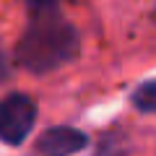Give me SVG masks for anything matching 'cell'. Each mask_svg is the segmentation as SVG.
I'll return each instance as SVG.
<instances>
[{
    "instance_id": "3957f363",
    "label": "cell",
    "mask_w": 156,
    "mask_h": 156,
    "mask_svg": "<svg viewBox=\"0 0 156 156\" xmlns=\"http://www.w3.org/2000/svg\"><path fill=\"white\" fill-rule=\"evenodd\" d=\"M89 146V135L70 125H57L50 128L37 138L34 156H73Z\"/></svg>"
},
{
    "instance_id": "5b68a950",
    "label": "cell",
    "mask_w": 156,
    "mask_h": 156,
    "mask_svg": "<svg viewBox=\"0 0 156 156\" xmlns=\"http://www.w3.org/2000/svg\"><path fill=\"white\" fill-rule=\"evenodd\" d=\"M57 3H60V0H26V5H29V16H31V13L57 11Z\"/></svg>"
},
{
    "instance_id": "6da1fadb",
    "label": "cell",
    "mask_w": 156,
    "mask_h": 156,
    "mask_svg": "<svg viewBox=\"0 0 156 156\" xmlns=\"http://www.w3.org/2000/svg\"><path fill=\"white\" fill-rule=\"evenodd\" d=\"M78 52V34L68 21L57 16V11L31 13L23 39L18 42L16 60L31 73H47L65 65Z\"/></svg>"
},
{
    "instance_id": "277c9868",
    "label": "cell",
    "mask_w": 156,
    "mask_h": 156,
    "mask_svg": "<svg viewBox=\"0 0 156 156\" xmlns=\"http://www.w3.org/2000/svg\"><path fill=\"white\" fill-rule=\"evenodd\" d=\"M133 104L138 112L156 115V81H146L133 91Z\"/></svg>"
},
{
    "instance_id": "7a4b0ae2",
    "label": "cell",
    "mask_w": 156,
    "mask_h": 156,
    "mask_svg": "<svg viewBox=\"0 0 156 156\" xmlns=\"http://www.w3.org/2000/svg\"><path fill=\"white\" fill-rule=\"evenodd\" d=\"M37 122V104L23 94L0 99V140L8 146H21Z\"/></svg>"
}]
</instances>
